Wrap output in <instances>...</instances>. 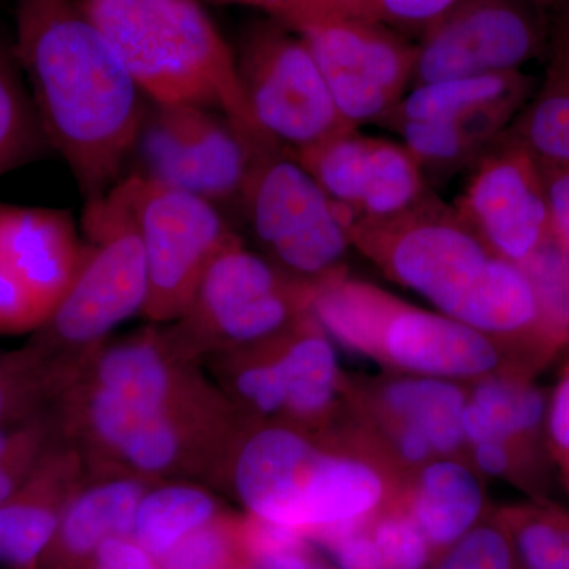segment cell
Returning a JSON list of instances; mask_svg holds the SVG:
<instances>
[{"instance_id":"obj_15","label":"cell","mask_w":569,"mask_h":569,"mask_svg":"<svg viewBox=\"0 0 569 569\" xmlns=\"http://www.w3.org/2000/svg\"><path fill=\"white\" fill-rule=\"evenodd\" d=\"M549 392L537 377L501 372L468 383L463 413L467 455L486 479L527 498H548L553 470L546 440Z\"/></svg>"},{"instance_id":"obj_40","label":"cell","mask_w":569,"mask_h":569,"mask_svg":"<svg viewBox=\"0 0 569 569\" xmlns=\"http://www.w3.org/2000/svg\"><path fill=\"white\" fill-rule=\"evenodd\" d=\"M549 22V67L569 73V0L550 11Z\"/></svg>"},{"instance_id":"obj_21","label":"cell","mask_w":569,"mask_h":569,"mask_svg":"<svg viewBox=\"0 0 569 569\" xmlns=\"http://www.w3.org/2000/svg\"><path fill=\"white\" fill-rule=\"evenodd\" d=\"M77 455L59 438L24 485L0 503V567L39 569L62 509L77 492Z\"/></svg>"},{"instance_id":"obj_35","label":"cell","mask_w":569,"mask_h":569,"mask_svg":"<svg viewBox=\"0 0 569 569\" xmlns=\"http://www.w3.org/2000/svg\"><path fill=\"white\" fill-rule=\"evenodd\" d=\"M546 440L553 477L569 498V358L549 392Z\"/></svg>"},{"instance_id":"obj_33","label":"cell","mask_w":569,"mask_h":569,"mask_svg":"<svg viewBox=\"0 0 569 569\" xmlns=\"http://www.w3.org/2000/svg\"><path fill=\"white\" fill-rule=\"evenodd\" d=\"M381 569H430L437 552L399 498L366 519Z\"/></svg>"},{"instance_id":"obj_31","label":"cell","mask_w":569,"mask_h":569,"mask_svg":"<svg viewBox=\"0 0 569 569\" xmlns=\"http://www.w3.org/2000/svg\"><path fill=\"white\" fill-rule=\"evenodd\" d=\"M59 436L51 408L36 417L0 426V503L24 485Z\"/></svg>"},{"instance_id":"obj_44","label":"cell","mask_w":569,"mask_h":569,"mask_svg":"<svg viewBox=\"0 0 569 569\" xmlns=\"http://www.w3.org/2000/svg\"><path fill=\"white\" fill-rule=\"evenodd\" d=\"M2 356H3V353H0V361H2Z\"/></svg>"},{"instance_id":"obj_19","label":"cell","mask_w":569,"mask_h":569,"mask_svg":"<svg viewBox=\"0 0 569 569\" xmlns=\"http://www.w3.org/2000/svg\"><path fill=\"white\" fill-rule=\"evenodd\" d=\"M290 156L320 183L348 223L389 219L429 198L425 173L402 144L356 129Z\"/></svg>"},{"instance_id":"obj_27","label":"cell","mask_w":569,"mask_h":569,"mask_svg":"<svg viewBox=\"0 0 569 569\" xmlns=\"http://www.w3.org/2000/svg\"><path fill=\"white\" fill-rule=\"evenodd\" d=\"M47 148L13 44L0 40V176L33 162Z\"/></svg>"},{"instance_id":"obj_32","label":"cell","mask_w":569,"mask_h":569,"mask_svg":"<svg viewBox=\"0 0 569 569\" xmlns=\"http://www.w3.org/2000/svg\"><path fill=\"white\" fill-rule=\"evenodd\" d=\"M242 560H250L246 549L244 516L222 511L182 539L159 563L160 569H224Z\"/></svg>"},{"instance_id":"obj_14","label":"cell","mask_w":569,"mask_h":569,"mask_svg":"<svg viewBox=\"0 0 569 569\" xmlns=\"http://www.w3.org/2000/svg\"><path fill=\"white\" fill-rule=\"evenodd\" d=\"M84 253L66 209L0 201V336L33 335L47 323Z\"/></svg>"},{"instance_id":"obj_2","label":"cell","mask_w":569,"mask_h":569,"mask_svg":"<svg viewBox=\"0 0 569 569\" xmlns=\"http://www.w3.org/2000/svg\"><path fill=\"white\" fill-rule=\"evenodd\" d=\"M347 231L389 280L508 348L537 376L560 355L526 271L493 253L456 211L426 198L389 219L353 220Z\"/></svg>"},{"instance_id":"obj_24","label":"cell","mask_w":569,"mask_h":569,"mask_svg":"<svg viewBox=\"0 0 569 569\" xmlns=\"http://www.w3.org/2000/svg\"><path fill=\"white\" fill-rule=\"evenodd\" d=\"M520 71L451 78L413 86L388 116V121L507 122L529 92Z\"/></svg>"},{"instance_id":"obj_25","label":"cell","mask_w":569,"mask_h":569,"mask_svg":"<svg viewBox=\"0 0 569 569\" xmlns=\"http://www.w3.org/2000/svg\"><path fill=\"white\" fill-rule=\"evenodd\" d=\"M220 512L219 501L208 490L192 485L160 486L142 496L130 538L162 560L182 539Z\"/></svg>"},{"instance_id":"obj_10","label":"cell","mask_w":569,"mask_h":569,"mask_svg":"<svg viewBox=\"0 0 569 569\" xmlns=\"http://www.w3.org/2000/svg\"><path fill=\"white\" fill-rule=\"evenodd\" d=\"M119 183L148 264L142 316L157 323L179 320L212 261L241 239L222 209L203 198L137 176Z\"/></svg>"},{"instance_id":"obj_41","label":"cell","mask_w":569,"mask_h":569,"mask_svg":"<svg viewBox=\"0 0 569 569\" xmlns=\"http://www.w3.org/2000/svg\"><path fill=\"white\" fill-rule=\"evenodd\" d=\"M203 3H220V6H244L263 10L276 20H284L299 6L301 0H200Z\"/></svg>"},{"instance_id":"obj_12","label":"cell","mask_w":569,"mask_h":569,"mask_svg":"<svg viewBox=\"0 0 569 569\" xmlns=\"http://www.w3.org/2000/svg\"><path fill=\"white\" fill-rule=\"evenodd\" d=\"M254 152L223 112L148 100L127 176L192 193L222 209L241 204Z\"/></svg>"},{"instance_id":"obj_9","label":"cell","mask_w":569,"mask_h":569,"mask_svg":"<svg viewBox=\"0 0 569 569\" xmlns=\"http://www.w3.org/2000/svg\"><path fill=\"white\" fill-rule=\"evenodd\" d=\"M234 56L250 118L269 144L291 153L355 129L306 41L282 21L254 22Z\"/></svg>"},{"instance_id":"obj_38","label":"cell","mask_w":569,"mask_h":569,"mask_svg":"<svg viewBox=\"0 0 569 569\" xmlns=\"http://www.w3.org/2000/svg\"><path fill=\"white\" fill-rule=\"evenodd\" d=\"M380 0H301L290 14L282 21L283 24H293L296 21L309 18H339V20L376 21Z\"/></svg>"},{"instance_id":"obj_16","label":"cell","mask_w":569,"mask_h":569,"mask_svg":"<svg viewBox=\"0 0 569 569\" xmlns=\"http://www.w3.org/2000/svg\"><path fill=\"white\" fill-rule=\"evenodd\" d=\"M288 28L306 41L348 126L356 129L359 123L388 118L406 96L418 44L395 29L339 18H309Z\"/></svg>"},{"instance_id":"obj_42","label":"cell","mask_w":569,"mask_h":569,"mask_svg":"<svg viewBox=\"0 0 569 569\" xmlns=\"http://www.w3.org/2000/svg\"><path fill=\"white\" fill-rule=\"evenodd\" d=\"M531 2L535 3V6L539 7L542 11H552L556 10L557 7L561 6V3L565 2V0H531Z\"/></svg>"},{"instance_id":"obj_13","label":"cell","mask_w":569,"mask_h":569,"mask_svg":"<svg viewBox=\"0 0 569 569\" xmlns=\"http://www.w3.org/2000/svg\"><path fill=\"white\" fill-rule=\"evenodd\" d=\"M348 410L402 473L437 458L468 459L463 413L468 383L385 372L347 373Z\"/></svg>"},{"instance_id":"obj_28","label":"cell","mask_w":569,"mask_h":569,"mask_svg":"<svg viewBox=\"0 0 569 569\" xmlns=\"http://www.w3.org/2000/svg\"><path fill=\"white\" fill-rule=\"evenodd\" d=\"M402 137L403 148L421 170H445L466 163L497 137L503 122L389 121Z\"/></svg>"},{"instance_id":"obj_22","label":"cell","mask_w":569,"mask_h":569,"mask_svg":"<svg viewBox=\"0 0 569 569\" xmlns=\"http://www.w3.org/2000/svg\"><path fill=\"white\" fill-rule=\"evenodd\" d=\"M438 553L470 533L496 511L488 479L467 459L437 458L410 471L399 496Z\"/></svg>"},{"instance_id":"obj_30","label":"cell","mask_w":569,"mask_h":569,"mask_svg":"<svg viewBox=\"0 0 569 569\" xmlns=\"http://www.w3.org/2000/svg\"><path fill=\"white\" fill-rule=\"evenodd\" d=\"M520 268L537 295L546 335L563 353L569 348V253L550 238Z\"/></svg>"},{"instance_id":"obj_20","label":"cell","mask_w":569,"mask_h":569,"mask_svg":"<svg viewBox=\"0 0 569 569\" xmlns=\"http://www.w3.org/2000/svg\"><path fill=\"white\" fill-rule=\"evenodd\" d=\"M88 422L93 436L127 463L146 475L178 470L192 455L194 443L217 432L233 433L230 413H138L91 387Z\"/></svg>"},{"instance_id":"obj_7","label":"cell","mask_w":569,"mask_h":569,"mask_svg":"<svg viewBox=\"0 0 569 569\" xmlns=\"http://www.w3.org/2000/svg\"><path fill=\"white\" fill-rule=\"evenodd\" d=\"M239 206L263 257L284 274L316 284L347 274V217L290 153H253Z\"/></svg>"},{"instance_id":"obj_4","label":"cell","mask_w":569,"mask_h":569,"mask_svg":"<svg viewBox=\"0 0 569 569\" xmlns=\"http://www.w3.org/2000/svg\"><path fill=\"white\" fill-rule=\"evenodd\" d=\"M151 102L223 112L258 151L274 148L250 118L234 50L200 0H77Z\"/></svg>"},{"instance_id":"obj_8","label":"cell","mask_w":569,"mask_h":569,"mask_svg":"<svg viewBox=\"0 0 569 569\" xmlns=\"http://www.w3.org/2000/svg\"><path fill=\"white\" fill-rule=\"evenodd\" d=\"M233 353L231 391L246 426L280 422L329 432L350 421L347 372L312 313L274 339Z\"/></svg>"},{"instance_id":"obj_5","label":"cell","mask_w":569,"mask_h":569,"mask_svg":"<svg viewBox=\"0 0 569 569\" xmlns=\"http://www.w3.org/2000/svg\"><path fill=\"white\" fill-rule=\"evenodd\" d=\"M312 316L332 340L385 372L460 383L501 372L537 377L490 337L347 274L317 284Z\"/></svg>"},{"instance_id":"obj_34","label":"cell","mask_w":569,"mask_h":569,"mask_svg":"<svg viewBox=\"0 0 569 569\" xmlns=\"http://www.w3.org/2000/svg\"><path fill=\"white\" fill-rule=\"evenodd\" d=\"M430 569H526L496 511L451 548L438 553Z\"/></svg>"},{"instance_id":"obj_1","label":"cell","mask_w":569,"mask_h":569,"mask_svg":"<svg viewBox=\"0 0 569 569\" xmlns=\"http://www.w3.org/2000/svg\"><path fill=\"white\" fill-rule=\"evenodd\" d=\"M14 56L48 144L86 201L123 174L148 97L77 0H17Z\"/></svg>"},{"instance_id":"obj_39","label":"cell","mask_w":569,"mask_h":569,"mask_svg":"<svg viewBox=\"0 0 569 569\" xmlns=\"http://www.w3.org/2000/svg\"><path fill=\"white\" fill-rule=\"evenodd\" d=\"M92 569H160V563L133 538H112L97 550Z\"/></svg>"},{"instance_id":"obj_17","label":"cell","mask_w":569,"mask_h":569,"mask_svg":"<svg viewBox=\"0 0 569 569\" xmlns=\"http://www.w3.org/2000/svg\"><path fill=\"white\" fill-rule=\"evenodd\" d=\"M542 13L531 0H459L422 33L411 84L520 71L548 50Z\"/></svg>"},{"instance_id":"obj_37","label":"cell","mask_w":569,"mask_h":569,"mask_svg":"<svg viewBox=\"0 0 569 569\" xmlns=\"http://www.w3.org/2000/svg\"><path fill=\"white\" fill-rule=\"evenodd\" d=\"M553 241L569 253V167L541 163Z\"/></svg>"},{"instance_id":"obj_11","label":"cell","mask_w":569,"mask_h":569,"mask_svg":"<svg viewBox=\"0 0 569 569\" xmlns=\"http://www.w3.org/2000/svg\"><path fill=\"white\" fill-rule=\"evenodd\" d=\"M316 288L239 241L209 266L176 332L187 348L216 343L239 351L260 346L312 313Z\"/></svg>"},{"instance_id":"obj_23","label":"cell","mask_w":569,"mask_h":569,"mask_svg":"<svg viewBox=\"0 0 569 569\" xmlns=\"http://www.w3.org/2000/svg\"><path fill=\"white\" fill-rule=\"evenodd\" d=\"M146 488L140 479L119 478L77 489L62 509L58 531L39 569H92L103 542L132 537Z\"/></svg>"},{"instance_id":"obj_6","label":"cell","mask_w":569,"mask_h":569,"mask_svg":"<svg viewBox=\"0 0 569 569\" xmlns=\"http://www.w3.org/2000/svg\"><path fill=\"white\" fill-rule=\"evenodd\" d=\"M86 253L69 291L29 346L63 376L77 378L74 355L99 346L123 321L142 313L148 264L121 183L86 201Z\"/></svg>"},{"instance_id":"obj_29","label":"cell","mask_w":569,"mask_h":569,"mask_svg":"<svg viewBox=\"0 0 569 569\" xmlns=\"http://www.w3.org/2000/svg\"><path fill=\"white\" fill-rule=\"evenodd\" d=\"M541 163L569 167V73L548 67L546 81L509 132Z\"/></svg>"},{"instance_id":"obj_18","label":"cell","mask_w":569,"mask_h":569,"mask_svg":"<svg viewBox=\"0 0 569 569\" xmlns=\"http://www.w3.org/2000/svg\"><path fill=\"white\" fill-rule=\"evenodd\" d=\"M455 211L493 253L519 266L552 238L541 164L511 133L481 156Z\"/></svg>"},{"instance_id":"obj_36","label":"cell","mask_w":569,"mask_h":569,"mask_svg":"<svg viewBox=\"0 0 569 569\" xmlns=\"http://www.w3.org/2000/svg\"><path fill=\"white\" fill-rule=\"evenodd\" d=\"M459 0H380L376 21L391 29H413L425 33Z\"/></svg>"},{"instance_id":"obj_43","label":"cell","mask_w":569,"mask_h":569,"mask_svg":"<svg viewBox=\"0 0 569 569\" xmlns=\"http://www.w3.org/2000/svg\"><path fill=\"white\" fill-rule=\"evenodd\" d=\"M224 569H257L250 560L238 561V563L231 565V567Z\"/></svg>"},{"instance_id":"obj_26","label":"cell","mask_w":569,"mask_h":569,"mask_svg":"<svg viewBox=\"0 0 569 569\" xmlns=\"http://www.w3.org/2000/svg\"><path fill=\"white\" fill-rule=\"evenodd\" d=\"M526 569H569V507L552 498H526L497 507Z\"/></svg>"},{"instance_id":"obj_3","label":"cell","mask_w":569,"mask_h":569,"mask_svg":"<svg viewBox=\"0 0 569 569\" xmlns=\"http://www.w3.org/2000/svg\"><path fill=\"white\" fill-rule=\"evenodd\" d=\"M231 473L247 516L309 541L373 515L399 496L407 477L353 417L329 432L280 422L246 426Z\"/></svg>"}]
</instances>
